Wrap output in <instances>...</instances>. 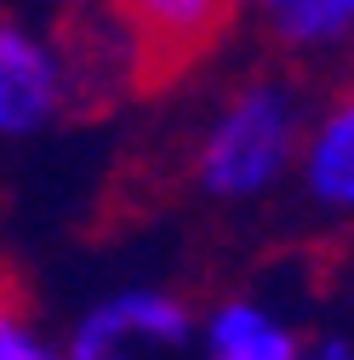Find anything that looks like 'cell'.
<instances>
[{
    "instance_id": "2",
    "label": "cell",
    "mask_w": 354,
    "mask_h": 360,
    "mask_svg": "<svg viewBox=\"0 0 354 360\" xmlns=\"http://www.w3.org/2000/svg\"><path fill=\"white\" fill-rule=\"evenodd\" d=\"M200 309L155 281H126L86 303L58 338V360H195Z\"/></svg>"
},
{
    "instance_id": "9",
    "label": "cell",
    "mask_w": 354,
    "mask_h": 360,
    "mask_svg": "<svg viewBox=\"0 0 354 360\" xmlns=\"http://www.w3.org/2000/svg\"><path fill=\"white\" fill-rule=\"evenodd\" d=\"M297 360H354V332H315V338H303Z\"/></svg>"
},
{
    "instance_id": "1",
    "label": "cell",
    "mask_w": 354,
    "mask_h": 360,
    "mask_svg": "<svg viewBox=\"0 0 354 360\" xmlns=\"http://www.w3.org/2000/svg\"><path fill=\"white\" fill-rule=\"evenodd\" d=\"M308 98L286 69H257L211 103L189 143V184L211 206H257L291 184Z\"/></svg>"
},
{
    "instance_id": "3",
    "label": "cell",
    "mask_w": 354,
    "mask_h": 360,
    "mask_svg": "<svg viewBox=\"0 0 354 360\" xmlns=\"http://www.w3.org/2000/svg\"><path fill=\"white\" fill-rule=\"evenodd\" d=\"M80 103L63 34L0 12V143H29Z\"/></svg>"
},
{
    "instance_id": "4",
    "label": "cell",
    "mask_w": 354,
    "mask_h": 360,
    "mask_svg": "<svg viewBox=\"0 0 354 360\" xmlns=\"http://www.w3.org/2000/svg\"><path fill=\"white\" fill-rule=\"evenodd\" d=\"M291 184L308 200V212L332 223H354V80L326 92L320 103H308Z\"/></svg>"
},
{
    "instance_id": "5",
    "label": "cell",
    "mask_w": 354,
    "mask_h": 360,
    "mask_svg": "<svg viewBox=\"0 0 354 360\" xmlns=\"http://www.w3.org/2000/svg\"><path fill=\"white\" fill-rule=\"evenodd\" d=\"M297 321L286 309H275L257 292H229L200 309V338L195 360H297L303 354Z\"/></svg>"
},
{
    "instance_id": "6",
    "label": "cell",
    "mask_w": 354,
    "mask_h": 360,
    "mask_svg": "<svg viewBox=\"0 0 354 360\" xmlns=\"http://www.w3.org/2000/svg\"><path fill=\"white\" fill-rule=\"evenodd\" d=\"M131 52H138V75L177 69L211 46V29H223L235 12L229 6H206V0H143V6H120Z\"/></svg>"
},
{
    "instance_id": "8",
    "label": "cell",
    "mask_w": 354,
    "mask_h": 360,
    "mask_svg": "<svg viewBox=\"0 0 354 360\" xmlns=\"http://www.w3.org/2000/svg\"><path fill=\"white\" fill-rule=\"evenodd\" d=\"M0 360H58V338L12 281H0Z\"/></svg>"
},
{
    "instance_id": "7",
    "label": "cell",
    "mask_w": 354,
    "mask_h": 360,
    "mask_svg": "<svg viewBox=\"0 0 354 360\" xmlns=\"http://www.w3.org/2000/svg\"><path fill=\"white\" fill-rule=\"evenodd\" d=\"M257 34L275 46V58L286 63H337L354 58V0H269L257 6Z\"/></svg>"
}]
</instances>
